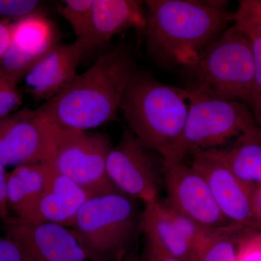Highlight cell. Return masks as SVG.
<instances>
[{"instance_id":"cell-1","label":"cell","mask_w":261,"mask_h":261,"mask_svg":"<svg viewBox=\"0 0 261 261\" xmlns=\"http://www.w3.org/2000/svg\"><path fill=\"white\" fill-rule=\"evenodd\" d=\"M137 70L132 51L120 43L36 111L61 128L87 130L104 126L118 119L122 98Z\"/></svg>"},{"instance_id":"cell-2","label":"cell","mask_w":261,"mask_h":261,"mask_svg":"<svg viewBox=\"0 0 261 261\" xmlns=\"http://www.w3.org/2000/svg\"><path fill=\"white\" fill-rule=\"evenodd\" d=\"M145 3L147 51L163 66L192 65L233 21L226 1L147 0Z\"/></svg>"},{"instance_id":"cell-3","label":"cell","mask_w":261,"mask_h":261,"mask_svg":"<svg viewBox=\"0 0 261 261\" xmlns=\"http://www.w3.org/2000/svg\"><path fill=\"white\" fill-rule=\"evenodd\" d=\"M190 105V92L136 70L121 107L129 130L145 148L167 155L179 140Z\"/></svg>"},{"instance_id":"cell-4","label":"cell","mask_w":261,"mask_h":261,"mask_svg":"<svg viewBox=\"0 0 261 261\" xmlns=\"http://www.w3.org/2000/svg\"><path fill=\"white\" fill-rule=\"evenodd\" d=\"M255 73L251 42L233 24L183 67L184 89L206 97L250 106Z\"/></svg>"},{"instance_id":"cell-5","label":"cell","mask_w":261,"mask_h":261,"mask_svg":"<svg viewBox=\"0 0 261 261\" xmlns=\"http://www.w3.org/2000/svg\"><path fill=\"white\" fill-rule=\"evenodd\" d=\"M136 200L116 192L89 197L82 205L71 229L89 260L123 254L142 222Z\"/></svg>"},{"instance_id":"cell-6","label":"cell","mask_w":261,"mask_h":261,"mask_svg":"<svg viewBox=\"0 0 261 261\" xmlns=\"http://www.w3.org/2000/svg\"><path fill=\"white\" fill-rule=\"evenodd\" d=\"M256 124L246 105L190 92V105L179 140L163 163L183 161L197 150L214 149Z\"/></svg>"},{"instance_id":"cell-7","label":"cell","mask_w":261,"mask_h":261,"mask_svg":"<svg viewBox=\"0 0 261 261\" xmlns=\"http://www.w3.org/2000/svg\"><path fill=\"white\" fill-rule=\"evenodd\" d=\"M55 126L53 147L45 163L91 197L121 192L108 174V157L113 147L107 135Z\"/></svg>"},{"instance_id":"cell-8","label":"cell","mask_w":261,"mask_h":261,"mask_svg":"<svg viewBox=\"0 0 261 261\" xmlns=\"http://www.w3.org/2000/svg\"><path fill=\"white\" fill-rule=\"evenodd\" d=\"M192 166L203 176L219 210L231 224L260 228L253 210V189L245 185L216 149L192 152Z\"/></svg>"},{"instance_id":"cell-9","label":"cell","mask_w":261,"mask_h":261,"mask_svg":"<svg viewBox=\"0 0 261 261\" xmlns=\"http://www.w3.org/2000/svg\"><path fill=\"white\" fill-rule=\"evenodd\" d=\"M5 236L18 247L23 261H89L71 228L19 219L4 220Z\"/></svg>"},{"instance_id":"cell-10","label":"cell","mask_w":261,"mask_h":261,"mask_svg":"<svg viewBox=\"0 0 261 261\" xmlns=\"http://www.w3.org/2000/svg\"><path fill=\"white\" fill-rule=\"evenodd\" d=\"M166 202L207 229L231 226L219 210L205 178L193 166L184 161L163 163Z\"/></svg>"},{"instance_id":"cell-11","label":"cell","mask_w":261,"mask_h":261,"mask_svg":"<svg viewBox=\"0 0 261 261\" xmlns=\"http://www.w3.org/2000/svg\"><path fill=\"white\" fill-rule=\"evenodd\" d=\"M56 126L24 108L0 118V164L18 167L45 162L54 140Z\"/></svg>"},{"instance_id":"cell-12","label":"cell","mask_w":261,"mask_h":261,"mask_svg":"<svg viewBox=\"0 0 261 261\" xmlns=\"http://www.w3.org/2000/svg\"><path fill=\"white\" fill-rule=\"evenodd\" d=\"M129 130L108 154V176L118 191L145 204L158 200L159 181L153 161Z\"/></svg>"},{"instance_id":"cell-13","label":"cell","mask_w":261,"mask_h":261,"mask_svg":"<svg viewBox=\"0 0 261 261\" xmlns=\"http://www.w3.org/2000/svg\"><path fill=\"white\" fill-rule=\"evenodd\" d=\"M146 23L142 2L94 0L88 31L77 42L87 53L102 47L114 36L128 29H135L140 34L145 33Z\"/></svg>"},{"instance_id":"cell-14","label":"cell","mask_w":261,"mask_h":261,"mask_svg":"<svg viewBox=\"0 0 261 261\" xmlns=\"http://www.w3.org/2000/svg\"><path fill=\"white\" fill-rule=\"evenodd\" d=\"M85 53L75 41L57 44L25 75V85L34 99L47 101L61 92L75 78Z\"/></svg>"},{"instance_id":"cell-15","label":"cell","mask_w":261,"mask_h":261,"mask_svg":"<svg viewBox=\"0 0 261 261\" xmlns=\"http://www.w3.org/2000/svg\"><path fill=\"white\" fill-rule=\"evenodd\" d=\"M89 197L83 189L51 167L42 195L20 219L71 228L81 207Z\"/></svg>"},{"instance_id":"cell-16","label":"cell","mask_w":261,"mask_h":261,"mask_svg":"<svg viewBox=\"0 0 261 261\" xmlns=\"http://www.w3.org/2000/svg\"><path fill=\"white\" fill-rule=\"evenodd\" d=\"M141 224L147 242L161 247L179 260H198L200 252L189 241L173 221L166 201L163 202L158 199L145 204Z\"/></svg>"},{"instance_id":"cell-17","label":"cell","mask_w":261,"mask_h":261,"mask_svg":"<svg viewBox=\"0 0 261 261\" xmlns=\"http://www.w3.org/2000/svg\"><path fill=\"white\" fill-rule=\"evenodd\" d=\"M50 171L49 165L43 162L22 165L8 173V207L15 217L23 219L37 202L45 188Z\"/></svg>"},{"instance_id":"cell-18","label":"cell","mask_w":261,"mask_h":261,"mask_svg":"<svg viewBox=\"0 0 261 261\" xmlns=\"http://www.w3.org/2000/svg\"><path fill=\"white\" fill-rule=\"evenodd\" d=\"M223 159L233 174L255 190L261 187V128L249 127L238 136L231 147L221 150Z\"/></svg>"},{"instance_id":"cell-19","label":"cell","mask_w":261,"mask_h":261,"mask_svg":"<svg viewBox=\"0 0 261 261\" xmlns=\"http://www.w3.org/2000/svg\"><path fill=\"white\" fill-rule=\"evenodd\" d=\"M57 44L56 27L45 15H32L12 23L10 45L37 63Z\"/></svg>"},{"instance_id":"cell-20","label":"cell","mask_w":261,"mask_h":261,"mask_svg":"<svg viewBox=\"0 0 261 261\" xmlns=\"http://www.w3.org/2000/svg\"><path fill=\"white\" fill-rule=\"evenodd\" d=\"M245 228L231 225L218 230L213 234L197 261H238V247L236 238Z\"/></svg>"},{"instance_id":"cell-21","label":"cell","mask_w":261,"mask_h":261,"mask_svg":"<svg viewBox=\"0 0 261 261\" xmlns=\"http://www.w3.org/2000/svg\"><path fill=\"white\" fill-rule=\"evenodd\" d=\"M94 0H65L58 11L70 23L76 42H81L88 31Z\"/></svg>"},{"instance_id":"cell-22","label":"cell","mask_w":261,"mask_h":261,"mask_svg":"<svg viewBox=\"0 0 261 261\" xmlns=\"http://www.w3.org/2000/svg\"><path fill=\"white\" fill-rule=\"evenodd\" d=\"M241 32L251 42L253 50L255 73L249 107L251 108L255 123L257 126H261V34L252 31Z\"/></svg>"},{"instance_id":"cell-23","label":"cell","mask_w":261,"mask_h":261,"mask_svg":"<svg viewBox=\"0 0 261 261\" xmlns=\"http://www.w3.org/2000/svg\"><path fill=\"white\" fill-rule=\"evenodd\" d=\"M45 15L42 2L37 0H0V18L18 21L32 15Z\"/></svg>"},{"instance_id":"cell-24","label":"cell","mask_w":261,"mask_h":261,"mask_svg":"<svg viewBox=\"0 0 261 261\" xmlns=\"http://www.w3.org/2000/svg\"><path fill=\"white\" fill-rule=\"evenodd\" d=\"M233 21L241 31H252L261 34V0H240Z\"/></svg>"},{"instance_id":"cell-25","label":"cell","mask_w":261,"mask_h":261,"mask_svg":"<svg viewBox=\"0 0 261 261\" xmlns=\"http://www.w3.org/2000/svg\"><path fill=\"white\" fill-rule=\"evenodd\" d=\"M22 96L16 86L0 80V118L9 116L22 103Z\"/></svg>"},{"instance_id":"cell-26","label":"cell","mask_w":261,"mask_h":261,"mask_svg":"<svg viewBox=\"0 0 261 261\" xmlns=\"http://www.w3.org/2000/svg\"><path fill=\"white\" fill-rule=\"evenodd\" d=\"M243 236L239 244L238 261H261V233Z\"/></svg>"},{"instance_id":"cell-27","label":"cell","mask_w":261,"mask_h":261,"mask_svg":"<svg viewBox=\"0 0 261 261\" xmlns=\"http://www.w3.org/2000/svg\"><path fill=\"white\" fill-rule=\"evenodd\" d=\"M0 261H23L18 247L6 236L0 237Z\"/></svg>"},{"instance_id":"cell-28","label":"cell","mask_w":261,"mask_h":261,"mask_svg":"<svg viewBox=\"0 0 261 261\" xmlns=\"http://www.w3.org/2000/svg\"><path fill=\"white\" fill-rule=\"evenodd\" d=\"M8 176L6 167L0 164V219L4 221L8 217Z\"/></svg>"},{"instance_id":"cell-29","label":"cell","mask_w":261,"mask_h":261,"mask_svg":"<svg viewBox=\"0 0 261 261\" xmlns=\"http://www.w3.org/2000/svg\"><path fill=\"white\" fill-rule=\"evenodd\" d=\"M145 261H181L164 251L161 247L147 242Z\"/></svg>"},{"instance_id":"cell-30","label":"cell","mask_w":261,"mask_h":261,"mask_svg":"<svg viewBox=\"0 0 261 261\" xmlns=\"http://www.w3.org/2000/svg\"><path fill=\"white\" fill-rule=\"evenodd\" d=\"M11 30L12 23L8 20H0V58L11 44Z\"/></svg>"},{"instance_id":"cell-31","label":"cell","mask_w":261,"mask_h":261,"mask_svg":"<svg viewBox=\"0 0 261 261\" xmlns=\"http://www.w3.org/2000/svg\"><path fill=\"white\" fill-rule=\"evenodd\" d=\"M252 202L254 214L261 228V187H257L254 190Z\"/></svg>"},{"instance_id":"cell-32","label":"cell","mask_w":261,"mask_h":261,"mask_svg":"<svg viewBox=\"0 0 261 261\" xmlns=\"http://www.w3.org/2000/svg\"><path fill=\"white\" fill-rule=\"evenodd\" d=\"M116 261H142L138 257L135 255H126L121 254V255L116 257Z\"/></svg>"},{"instance_id":"cell-33","label":"cell","mask_w":261,"mask_h":261,"mask_svg":"<svg viewBox=\"0 0 261 261\" xmlns=\"http://www.w3.org/2000/svg\"><path fill=\"white\" fill-rule=\"evenodd\" d=\"M0 221H1V219H0Z\"/></svg>"},{"instance_id":"cell-34","label":"cell","mask_w":261,"mask_h":261,"mask_svg":"<svg viewBox=\"0 0 261 261\" xmlns=\"http://www.w3.org/2000/svg\"><path fill=\"white\" fill-rule=\"evenodd\" d=\"M259 127H260V128H261V126H259Z\"/></svg>"}]
</instances>
